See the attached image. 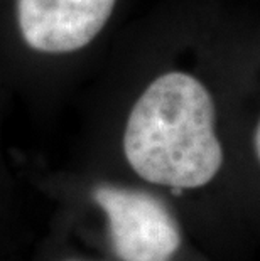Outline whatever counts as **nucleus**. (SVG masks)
Listing matches in <instances>:
<instances>
[{
	"label": "nucleus",
	"instance_id": "f257e3e1",
	"mask_svg": "<svg viewBox=\"0 0 260 261\" xmlns=\"http://www.w3.org/2000/svg\"><path fill=\"white\" fill-rule=\"evenodd\" d=\"M127 162L144 180L173 189L209 184L223 164L217 107L203 83L184 71L157 76L130 110Z\"/></svg>",
	"mask_w": 260,
	"mask_h": 261
},
{
	"label": "nucleus",
	"instance_id": "f03ea898",
	"mask_svg": "<svg viewBox=\"0 0 260 261\" xmlns=\"http://www.w3.org/2000/svg\"><path fill=\"white\" fill-rule=\"evenodd\" d=\"M93 199L108 221L110 240L122 261H171L181 244L178 221L156 196L98 186Z\"/></svg>",
	"mask_w": 260,
	"mask_h": 261
},
{
	"label": "nucleus",
	"instance_id": "7ed1b4c3",
	"mask_svg": "<svg viewBox=\"0 0 260 261\" xmlns=\"http://www.w3.org/2000/svg\"><path fill=\"white\" fill-rule=\"evenodd\" d=\"M115 2L117 0H17L22 37L41 53L78 51L102 32Z\"/></svg>",
	"mask_w": 260,
	"mask_h": 261
},
{
	"label": "nucleus",
	"instance_id": "20e7f679",
	"mask_svg": "<svg viewBox=\"0 0 260 261\" xmlns=\"http://www.w3.org/2000/svg\"><path fill=\"white\" fill-rule=\"evenodd\" d=\"M253 143H255V152H257V157L260 160V121H258V125H257L255 137H253Z\"/></svg>",
	"mask_w": 260,
	"mask_h": 261
}]
</instances>
